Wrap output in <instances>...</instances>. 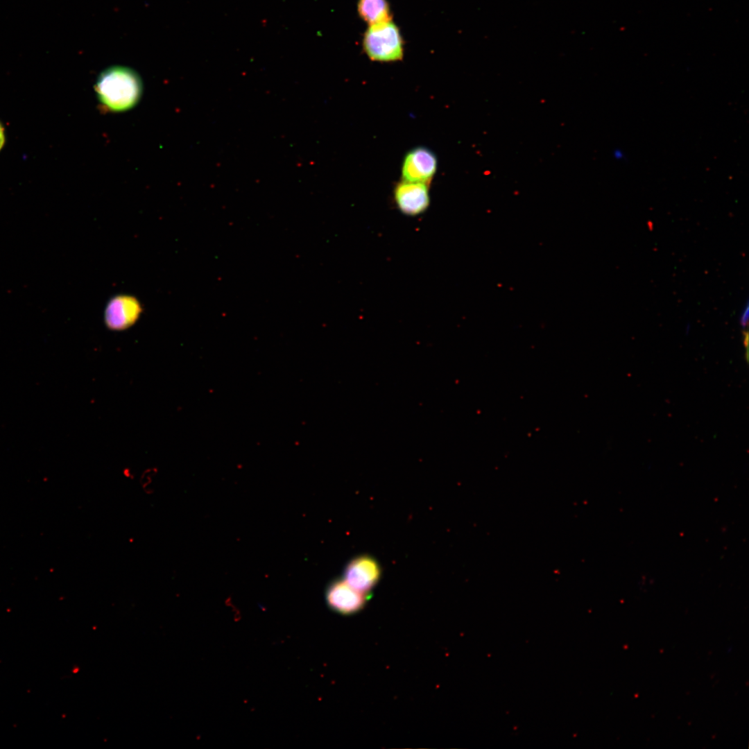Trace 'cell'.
I'll return each mask as SVG.
<instances>
[{
  "mask_svg": "<svg viewBox=\"0 0 749 749\" xmlns=\"http://www.w3.org/2000/svg\"><path fill=\"white\" fill-rule=\"evenodd\" d=\"M362 46L372 61L395 62L404 56L403 38L392 20L369 26L363 35Z\"/></svg>",
  "mask_w": 749,
  "mask_h": 749,
  "instance_id": "7a4b0ae2",
  "label": "cell"
},
{
  "mask_svg": "<svg viewBox=\"0 0 749 749\" xmlns=\"http://www.w3.org/2000/svg\"><path fill=\"white\" fill-rule=\"evenodd\" d=\"M367 594L352 587L344 580L333 581L325 594L328 606L342 614H351L361 610L368 599Z\"/></svg>",
  "mask_w": 749,
  "mask_h": 749,
  "instance_id": "8992f818",
  "label": "cell"
},
{
  "mask_svg": "<svg viewBox=\"0 0 749 749\" xmlns=\"http://www.w3.org/2000/svg\"><path fill=\"white\" fill-rule=\"evenodd\" d=\"M138 302L131 297L118 296L107 304L105 321L107 327L112 330H123L137 320L140 313Z\"/></svg>",
  "mask_w": 749,
  "mask_h": 749,
  "instance_id": "52a82bcc",
  "label": "cell"
},
{
  "mask_svg": "<svg viewBox=\"0 0 749 749\" xmlns=\"http://www.w3.org/2000/svg\"><path fill=\"white\" fill-rule=\"evenodd\" d=\"M613 156H614V157H615V158H616L617 160H621H621H623V159L624 158V157H625V155H624V154H623V151H622V150L621 151V150H615L614 151V153H613Z\"/></svg>",
  "mask_w": 749,
  "mask_h": 749,
  "instance_id": "8fae6325",
  "label": "cell"
},
{
  "mask_svg": "<svg viewBox=\"0 0 749 749\" xmlns=\"http://www.w3.org/2000/svg\"><path fill=\"white\" fill-rule=\"evenodd\" d=\"M357 12L368 26L392 20V14L387 0H358Z\"/></svg>",
  "mask_w": 749,
  "mask_h": 749,
  "instance_id": "ba28073f",
  "label": "cell"
},
{
  "mask_svg": "<svg viewBox=\"0 0 749 749\" xmlns=\"http://www.w3.org/2000/svg\"><path fill=\"white\" fill-rule=\"evenodd\" d=\"M394 199L399 211L405 215L421 214L430 203L428 184L402 180L395 187Z\"/></svg>",
  "mask_w": 749,
  "mask_h": 749,
  "instance_id": "5b68a950",
  "label": "cell"
},
{
  "mask_svg": "<svg viewBox=\"0 0 749 749\" xmlns=\"http://www.w3.org/2000/svg\"><path fill=\"white\" fill-rule=\"evenodd\" d=\"M95 91L100 103L112 112L126 111L139 101L142 83L132 69L115 66L105 69L98 77Z\"/></svg>",
  "mask_w": 749,
  "mask_h": 749,
  "instance_id": "6da1fadb",
  "label": "cell"
},
{
  "mask_svg": "<svg viewBox=\"0 0 749 749\" xmlns=\"http://www.w3.org/2000/svg\"><path fill=\"white\" fill-rule=\"evenodd\" d=\"M748 312H749L748 302L747 301L746 302L745 305L743 306V309L741 311V315H740V318H739L740 325H741V327L743 329H746L747 327L748 322Z\"/></svg>",
  "mask_w": 749,
  "mask_h": 749,
  "instance_id": "9c48e42d",
  "label": "cell"
},
{
  "mask_svg": "<svg viewBox=\"0 0 749 749\" xmlns=\"http://www.w3.org/2000/svg\"><path fill=\"white\" fill-rule=\"evenodd\" d=\"M381 567L370 556H359L352 559L344 570V580L352 587L368 594L377 583Z\"/></svg>",
  "mask_w": 749,
  "mask_h": 749,
  "instance_id": "277c9868",
  "label": "cell"
},
{
  "mask_svg": "<svg viewBox=\"0 0 749 749\" xmlns=\"http://www.w3.org/2000/svg\"><path fill=\"white\" fill-rule=\"evenodd\" d=\"M5 141H6V137H5L4 128H3V126H2L1 123L0 122V150L3 147L4 144H5Z\"/></svg>",
  "mask_w": 749,
  "mask_h": 749,
  "instance_id": "30bf717a",
  "label": "cell"
},
{
  "mask_svg": "<svg viewBox=\"0 0 749 749\" xmlns=\"http://www.w3.org/2000/svg\"><path fill=\"white\" fill-rule=\"evenodd\" d=\"M437 170L435 154L424 147H417L406 153L402 166V180L429 184Z\"/></svg>",
  "mask_w": 749,
  "mask_h": 749,
  "instance_id": "3957f363",
  "label": "cell"
}]
</instances>
